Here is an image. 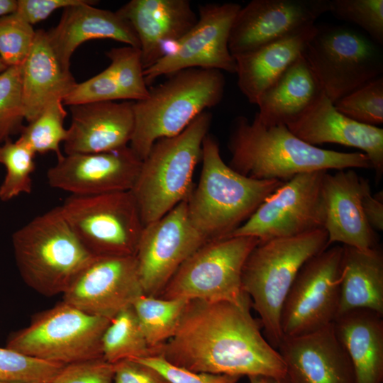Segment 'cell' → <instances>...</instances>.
Returning <instances> with one entry per match:
<instances>
[{"instance_id":"cell-1","label":"cell","mask_w":383,"mask_h":383,"mask_svg":"<svg viewBox=\"0 0 383 383\" xmlns=\"http://www.w3.org/2000/svg\"><path fill=\"white\" fill-rule=\"evenodd\" d=\"M250 306L228 301H188L160 355L184 369L233 376L284 377L285 364L262 335Z\"/></svg>"},{"instance_id":"cell-2","label":"cell","mask_w":383,"mask_h":383,"mask_svg":"<svg viewBox=\"0 0 383 383\" xmlns=\"http://www.w3.org/2000/svg\"><path fill=\"white\" fill-rule=\"evenodd\" d=\"M228 165L255 179L287 181L305 172L353 168L372 169L361 152L319 148L294 135L286 125L267 126L255 118L238 116L228 140Z\"/></svg>"},{"instance_id":"cell-3","label":"cell","mask_w":383,"mask_h":383,"mask_svg":"<svg viewBox=\"0 0 383 383\" xmlns=\"http://www.w3.org/2000/svg\"><path fill=\"white\" fill-rule=\"evenodd\" d=\"M201 158L199 182L187 203L192 223L208 240L228 237L283 182L239 174L225 163L218 142L209 133Z\"/></svg>"},{"instance_id":"cell-4","label":"cell","mask_w":383,"mask_h":383,"mask_svg":"<svg viewBox=\"0 0 383 383\" xmlns=\"http://www.w3.org/2000/svg\"><path fill=\"white\" fill-rule=\"evenodd\" d=\"M226 80L217 70L177 72L133 104L134 130L129 147L142 160L154 143L181 133L199 115L221 101Z\"/></svg>"},{"instance_id":"cell-5","label":"cell","mask_w":383,"mask_h":383,"mask_svg":"<svg viewBox=\"0 0 383 383\" xmlns=\"http://www.w3.org/2000/svg\"><path fill=\"white\" fill-rule=\"evenodd\" d=\"M328 233H308L259 243L247 257L242 288L260 316L265 337L277 350L283 335L281 312L293 282L303 265L329 247Z\"/></svg>"},{"instance_id":"cell-6","label":"cell","mask_w":383,"mask_h":383,"mask_svg":"<svg viewBox=\"0 0 383 383\" xmlns=\"http://www.w3.org/2000/svg\"><path fill=\"white\" fill-rule=\"evenodd\" d=\"M211 119V113L204 111L179 134L157 140L142 161L131 191L144 226L190 196L194 171Z\"/></svg>"},{"instance_id":"cell-7","label":"cell","mask_w":383,"mask_h":383,"mask_svg":"<svg viewBox=\"0 0 383 383\" xmlns=\"http://www.w3.org/2000/svg\"><path fill=\"white\" fill-rule=\"evenodd\" d=\"M12 245L23 280L46 296L63 294L96 257L79 240L59 206L16 231Z\"/></svg>"},{"instance_id":"cell-8","label":"cell","mask_w":383,"mask_h":383,"mask_svg":"<svg viewBox=\"0 0 383 383\" xmlns=\"http://www.w3.org/2000/svg\"><path fill=\"white\" fill-rule=\"evenodd\" d=\"M259 243L250 236L207 241L184 262L157 297L252 307L241 278L245 260Z\"/></svg>"},{"instance_id":"cell-9","label":"cell","mask_w":383,"mask_h":383,"mask_svg":"<svg viewBox=\"0 0 383 383\" xmlns=\"http://www.w3.org/2000/svg\"><path fill=\"white\" fill-rule=\"evenodd\" d=\"M110 321L62 301L36 313L28 326L11 334L6 347L64 365L103 357L101 338Z\"/></svg>"},{"instance_id":"cell-10","label":"cell","mask_w":383,"mask_h":383,"mask_svg":"<svg viewBox=\"0 0 383 383\" xmlns=\"http://www.w3.org/2000/svg\"><path fill=\"white\" fill-rule=\"evenodd\" d=\"M316 26L302 56L332 103L382 76V50L367 35L345 26Z\"/></svg>"},{"instance_id":"cell-11","label":"cell","mask_w":383,"mask_h":383,"mask_svg":"<svg viewBox=\"0 0 383 383\" xmlns=\"http://www.w3.org/2000/svg\"><path fill=\"white\" fill-rule=\"evenodd\" d=\"M59 209L94 256H135L144 224L131 191L70 195Z\"/></svg>"},{"instance_id":"cell-12","label":"cell","mask_w":383,"mask_h":383,"mask_svg":"<svg viewBox=\"0 0 383 383\" xmlns=\"http://www.w3.org/2000/svg\"><path fill=\"white\" fill-rule=\"evenodd\" d=\"M326 170L299 174L284 181L229 237L265 242L324 229L322 182Z\"/></svg>"},{"instance_id":"cell-13","label":"cell","mask_w":383,"mask_h":383,"mask_svg":"<svg viewBox=\"0 0 383 383\" xmlns=\"http://www.w3.org/2000/svg\"><path fill=\"white\" fill-rule=\"evenodd\" d=\"M343 246L328 248L301 268L283 305V337L313 332L334 322L338 315Z\"/></svg>"},{"instance_id":"cell-14","label":"cell","mask_w":383,"mask_h":383,"mask_svg":"<svg viewBox=\"0 0 383 383\" xmlns=\"http://www.w3.org/2000/svg\"><path fill=\"white\" fill-rule=\"evenodd\" d=\"M241 6L236 3L207 4L199 8L195 26L172 43L166 54L144 70L147 86L162 75L189 68L235 73L236 63L228 48L231 28Z\"/></svg>"},{"instance_id":"cell-15","label":"cell","mask_w":383,"mask_h":383,"mask_svg":"<svg viewBox=\"0 0 383 383\" xmlns=\"http://www.w3.org/2000/svg\"><path fill=\"white\" fill-rule=\"evenodd\" d=\"M207 241L192 223L187 201L145 225L135 254L144 294L158 296L184 262Z\"/></svg>"},{"instance_id":"cell-16","label":"cell","mask_w":383,"mask_h":383,"mask_svg":"<svg viewBox=\"0 0 383 383\" xmlns=\"http://www.w3.org/2000/svg\"><path fill=\"white\" fill-rule=\"evenodd\" d=\"M142 294L135 256L96 257L62 294V301L111 320Z\"/></svg>"},{"instance_id":"cell-17","label":"cell","mask_w":383,"mask_h":383,"mask_svg":"<svg viewBox=\"0 0 383 383\" xmlns=\"http://www.w3.org/2000/svg\"><path fill=\"white\" fill-rule=\"evenodd\" d=\"M329 11V0H252L233 21L228 48L233 56L252 51L311 24Z\"/></svg>"},{"instance_id":"cell-18","label":"cell","mask_w":383,"mask_h":383,"mask_svg":"<svg viewBox=\"0 0 383 383\" xmlns=\"http://www.w3.org/2000/svg\"><path fill=\"white\" fill-rule=\"evenodd\" d=\"M142 160L128 145L96 153L63 155L47 172L50 187L71 195H96L131 191Z\"/></svg>"},{"instance_id":"cell-19","label":"cell","mask_w":383,"mask_h":383,"mask_svg":"<svg viewBox=\"0 0 383 383\" xmlns=\"http://www.w3.org/2000/svg\"><path fill=\"white\" fill-rule=\"evenodd\" d=\"M286 126L294 135L313 146L335 143L363 151L376 177L381 179L383 129L357 122L342 114L323 92Z\"/></svg>"},{"instance_id":"cell-20","label":"cell","mask_w":383,"mask_h":383,"mask_svg":"<svg viewBox=\"0 0 383 383\" xmlns=\"http://www.w3.org/2000/svg\"><path fill=\"white\" fill-rule=\"evenodd\" d=\"M288 383H355L352 363L331 323L293 337L278 348Z\"/></svg>"},{"instance_id":"cell-21","label":"cell","mask_w":383,"mask_h":383,"mask_svg":"<svg viewBox=\"0 0 383 383\" xmlns=\"http://www.w3.org/2000/svg\"><path fill=\"white\" fill-rule=\"evenodd\" d=\"M116 12L138 37L144 70L160 60L167 48L181 39L198 21L188 0H131Z\"/></svg>"},{"instance_id":"cell-22","label":"cell","mask_w":383,"mask_h":383,"mask_svg":"<svg viewBox=\"0 0 383 383\" xmlns=\"http://www.w3.org/2000/svg\"><path fill=\"white\" fill-rule=\"evenodd\" d=\"M362 181L353 169L325 173L322 197L329 246L334 243L362 250L378 246L376 231L367 221L362 208Z\"/></svg>"},{"instance_id":"cell-23","label":"cell","mask_w":383,"mask_h":383,"mask_svg":"<svg viewBox=\"0 0 383 383\" xmlns=\"http://www.w3.org/2000/svg\"><path fill=\"white\" fill-rule=\"evenodd\" d=\"M133 102L104 101L70 106L65 155L108 152L128 146L134 130Z\"/></svg>"},{"instance_id":"cell-24","label":"cell","mask_w":383,"mask_h":383,"mask_svg":"<svg viewBox=\"0 0 383 383\" xmlns=\"http://www.w3.org/2000/svg\"><path fill=\"white\" fill-rule=\"evenodd\" d=\"M94 1L63 9L59 23L48 32L51 46L61 65L70 72V60L75 50L93 39H111L136 48L138 37L129 23L117 12L93 6Z\"/></svg>"},{"instance_id":"cell-25","label":"cell","mask_w":383,"mask_h":383,"mask_svg":"<svg viewBox=\"0 0 383 383\" xmlns=\"http://www.w3.org/2000/svg\"><path fill=\"white\" fill-rule=\"evenodd\" d=\"M77 82L65 70L54 52L48 32L38 30L22 64V100L25 120H35L50 104L63 100Z\"/></svg>"},{"instance_id":"cell-26","label":"cell","mask_w":383,"mask_h":383,"mask_svg":"<svg viewBox=\"0 0 383 383\" xmlns=\"http://www.w3.org/2000/svg\"><path fill=\"white\" fill-rule=\"evenodd\" d=\"M311 24L252 51L235 55L238 86L249 102L256 105L262 94L300 56L313 36Z\"/></svg>"},{"instance_id":"cell-27","label":"cell","mask_w":383,"mask_h":383,"mask_svg":"<svg viewBox=\"0 0 383 383\" xmlns=\"http://www.w3.org/2000/svg\"><path fill=\"white\" fill-rule=\"evenodd\" d=\"M383 316L357 309L333 323L336 335L352 363L355 383L383 382Z\"/></svg>"},{"instance_id":"cell-28","label":"cell","mask_w":383,"mask_h":383,"mask_svg":"<svg viewBox=\"0 0 383 383\" xmlns=\"http://www.w3.org/2000/svg\"><path fill=\"white\" fill-rule=\"evenodd\" d=\"M338 317L366 309L383 316V252L378 246L358 249L343 245Z\"/></svg>"},{"instance_id":"cell-29","label":"cell","mask_w":383,"mask_h":383,"mask_svg":"<svg viewBox=\"0 0 383 383\" xmlns=\"http://www.w3.org/2000/svg\"><path fill=\"white\" fill-rule=\"evenodd\" d=\"M323 91L307 62L300 56L260 96L255 118L270 126L287 125Z\"/></svg>"},{"instance_id":"cell-30","label":"cell","mask_w":383,"mask_h":383,"mask_svg":"<svg viewBox=\"0 0 383 383\" xmlns=\"http://www.w3.org/2000/svg\"><path fill=\"white\" fill-rule=\"evenodd\" d=\"M103 358L111 364L159 355L148 343L132 306L118 312L101 338Z\"/></svg>"},{"instance_id":"cell-31","label":"cell","mask_w":383,"mask_h":383,"mask_svg":"<svg viewBox=\"0 0 383 383\" xmlns=\"http://www.w3.org/2000/svg\"><path fill=\"white\" fill-rule=\"evenodd\" d=\"M188 301L142 294L132 304L148 345L158 355L157 349L176 331Z\"/></svg>"},{"instance_id":"cell-32","label":"cell","mask_w":383,"mask_h":383,"mask_svg":"<svg viewBox=\"0 0 383 383\" xmlns=\"http://www.w3.org/2000/svg\"><path fill=\"white\" fill-rule=\"evenodd\" d=\"M63 105L62 100L50 104L35 120L22 128L17 140L35 154L53 152L57 159L62 157L60 144L67 135V129L64 127L67 111Z\"/></svg>"},{"instance_id":"cell-33","label":"cell","mask_w":383,"mask_h":383,"mask_svg":"<svg viewBox=\"0 0 383 383\" xmlns=\"http://www.w3.org/2000/svg\"><path fill=\"white\" fill-rule=\"evenodd\" d=\"M35 153L18 142L8 140L0 145V163L6 175L0 186V199L11 200L21 194L32 192L31 174L35 165Z\"/></svg>"},{"instance_id":"cell-34","label":"cell","mask_w":383,"mask_h":383,"mask_svg":"<svg viewBox=\"0 0 383 383\" xmlns=\"http://www.w3.org/2000/svg\"><path fill=\"white\" fill-rule=\"evenodd\" d=\"M110 60L107 67L123 93L125 100L145 99L149 88L145 81L140 52L132 46L111 48L106 52Z\"/></svg>"},{"instance_id":"cell-35","label":"cell","mask_w":383,"mask_h":383,"mask_svg":"<svg viewBox=\"0 0 383 383\" xmlns=\"http://www.w3.org/2000/svg\"><path fill=\"white\" fill-rule=\"evenodd\" d=\"M64 366L0 347V382L52 383Z\"/></svg>"},{"instance_id":"cell-36","label":"cell","mask_w":383,"mask_h":383,"mask_svg":"<svg viewBox=\"0 0 383 383\" xmlns=\"http://www.w3.org/2000/svg\"><path fill=\"white\" fill-rule=\"evenodd\" d=\"M345 116L363 124L377 126L383 123V77H377L335 103Z\"/></svg>"},{"instance_id":"cell-37","label":"cell","mask_w":383,"mask_h":383,"mask_svg":"<svg viewBox=\"0 0 383 383\" xmlns=\"http://www.w3.org/2000/svg\"><path fill=\"white\" fill-rule=\"evenodd\" d=\"M21 76L22 65L9 67L0 74V143L23 127Z\"/></svg>"},{"instance_id":"cell-38","label":"cell","mask_w":383,"mask_h":383,"mask_svg":"<svg viewBox=\"0 0 383 383\" xmlns=\"http://www.w3.org/2000/svg\"><path fill=\"white\" fill-rule=\"evenodd\" d=\"M332 15L361 27L368 37L383 44V0H329Z\"/></svg>"},{"instance_id":"cell-39","label":"cell","mask_w":383,"mask_h":383,"mask_svg":"<svg viewBox=\"0 0 383 383\" xmlns=\"http://www.w3.org/2000/svg\"><path fill=\"white\" fill-rule=\"evenodd\" d=\"M35 33L32 25L15 13L0 17V57L7 67L24 62Z\"/></svg>"},{"instance_id":"cell-40","label":"cell","mask_w":383,"mask_h":383,"mask_svg":"<svg viewBox=\"0 0 383 383\" xmlns=\"http://www.w3.org/2000/svg\"><path fill=\"white\" fill-rule=\"evenodd\" d=\"M121 99L125 100L124 96L106 68L84 82L76 83L62 103L73 106Z\"/></svg>"},{"instance_id":"cell-41","label":"cell","mask_w":383,"mask_h":383,"mask_svg":"<svg viewBox=\"0 0 383 383\" xmlns=\"http://www.w3.org/2000/svg\"><path fill=\"white\" fill-rule=\"evenodd\" d=\"M114 364L103 357L65 365L52 383H113Z\"/></svg>"},{"instance_id":"cell-42","label":"cell","mask_w":383,"mask_h":383,"mask_svg":"<svg viewBox=\"0 0 383 383\" xmlns=\"http://www.w3.org/2000/svg\"><path fill=\"white\" fill-rule=\"evenodd\" d=\"M158 371L170 383H238L240 377L197 372L174 365L162 355L135 359Z\"/></svg>"},{"instance_id":"cell-43","label":"cell","mask_w":383,"mask_h":383,"mask_svg":"<svg viewBox=\"0 0 383 383\" xmlns=\"http://www.w3.org/2000/svg\"><path fill=\"white\" fill-rule=\"evenodd\" d=\"M113 383H170L154 368L133 360L114 364Z\"/></svg>"},{"instance_id":"cell-44","label":"cell","mask_w":383,"mask_h":383,"mask_svg":"<svg viewBox=\"0 0 383 383\" xmlns=\"http://www.w3.org/2000/svg\"><path fill=\"white\" fill-rule=\"evenodd\" d=\"M84 0H18L14 12L30 25L46 19L55 11L80 4Z\"/></svg>"},{"instance_id":"cell-45","label":"cell","mask_w":383,"mask_h":383,"mask_svg":"<svg viewBox=\"0 0 383 383\" xmlns=\"http://www.w3.org/2000/svg\"><path fill=\"white\" fill-rule=\"evenodd\" d=\"M361 203L365 217L372 227L377 231L383 230V192L372 194L368 179L362 181Z\"/></svg>"},{"instance_id":"cell-46","label":"cell","mask_w":383,"mask_h":383,"mask_svg":"<svg viewBox=\"0 0 383 383\" xmlns=\"http://www.w3.org/2000/svg\"><path fill=\"white\" fill-rule=\"evenodd\" d=\"M249 383H288L286 377L256 374L248 377Z\"/></svg>"},{"instance_id":"cell-47","label":"cell","mask_w":383,"mask_h":383,"mask_svg":"<svg viewBox=\"0 0 383 383\" xmlns=\"http://www.w3.org/2000/svg\"><path fill=\"white\" fill-rule=\"evenodd\" d=\"M17 8L16 0H0V17L14 13Z\"/></svg>"},{"instance_id":"cell-48","label":"cell","mask_w":383,"mask_h":383,"mask_svg":"<svg viewBox=\"0 0 383 383\" xmlns=\"http://www.w3.org/2000/svg\"><path fill=\"white\" fill-rule=\"evenodd\" d=\"M6 68L7 67L4 65V63L3 62V61L1 60L0 57V74L3 72Z\"/></svg>"},{"instance_id":"cell-49","label":"cell","mask_w":383,"mask_h":383,"mask_svg":"<svg viewBox=\"0 0 383 383\" xmlns=\"http://www.w3.org/2000/svg\"><path fill=\"white\" fill-rule=\"evenodd\" d=\"M0 383H6V382H0Z\"/></svg>"}]
</instances>
